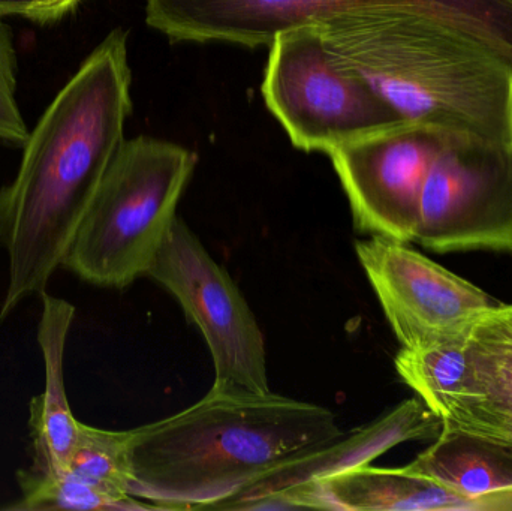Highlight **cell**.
I'll return each instance as SVG.
<instances>
[{"mask_svg":"<svg viewBox=\"0 0 512 511\" xmlns=\"http://www.w3.org/2000/svg\"><path fill=\"white\" fill-rule=\"evenodd\" d=\"M128 33L114 29L57 92L0 189L8 285L0 320L47 291L125 138L132 113Z\"/></svg>","mask_w":512,"mask_h":511,"instance_id":"cell-1","label":"cell"},{"mask_svg":"<svg viewBox=\"0 0 512 511\" xmlns=\"http://www.w3.org/2000/svg\"><path fill=\"white\" fill-rule=\"evenodd\" d=\"M343 435L321 405L213 386L201 401L129 431V494L156 509H221L274 465Z\"/></svg>","mask_w":512,"mask_h":511,"instance_id":"cell-2","label":"cell"},{"mask_svg":"<svg viewBox=\"0 0 512 511\" xmlns=\"http://www.w3.org/2000/svg\"><path fill=\"white\" fill-rule=\"evenodd\" d=\"M316 26L405 122L512 143V66L475 42L400 11Z\"/></svg>","mask_w":512,"mask_h":511,"instance_id":"cell-3","label":"cell"},{"mask_svg":"<svg viewBox=\"0 0 512 511\" xmlns=\"http://www.w3.org/2000/svg\"><path fill=\"white\" fill-rule=\"evenodd\" d=\"M197 164V153L171 141L147 135L123 141L62 267L116 290L147 276Z\"/></svg>","mask_w":512,"mask_h":511,"instance_id":"cell-4","label":"cell"},{"mask_svg":"<svg viewBox=\"0 0 512 511\" xmlns=\"http://www.w3.org/2000/svg\"><path fill=\"white\" fill-rule=\"evenodd\" d=\"M262 96L297 149L324 152L405 122L354 68L328 47L316 24L270 44Z\"/></svg>","mask_w":512,"mask_h":511,"instance_id":"cell-5","label":"cell"},{"mask_svg":"<svg viewBox=\"0 0 512 511\" xmlns=\"http://www.w3.org/2000/svg\"><path fill=\"white\" fill-rule=\"evenodd\" d=\"M394 365L444 426L512 446V305L502 303L441 344L402 348Z\"/></svg>","mask_w":512,"mask_h":511,"instance_id":"cell-6","label":"cell"},{"mask_svg":"<svg viewBox=\"0 0 512 511\" xmlns=\"http://www.w3.org/2000/svg\"><path fill=\"white\" fill-rule=\"evenodd\" d=\"M415 242L438 254L512 252V143L448 132L424 185Z\"/></svg>","mask_w":512,"mask_h":511,"instance_id":"cell-7","label":"cell"},{"mask_svg":"<svg viewBox=\"0 0 512 511\" xmlns=\"http://www.w3.org/2000/svg\"><path fill=\"white\" fill-rule=\"evenodd\" d=\"M147 276L170 291L203 333L215 384L271 392L264 336L236 282L177 216Z\"/></svg>","mask_w":512,"mask_h":511,"instance_id":"cell-8","label":"cell"},{"mask_svg":"<svg viewBox=\"0 0 512 511\" xmlns=\"http://www.w3.org/2000/svg\"><path fill=\"white\" fill-rule=\"evenodd\" d=\"M474 0H146V23L177 42H230L255 48L295 27L337 15L400 11L456 29Z\"/></svg>","mask_w":512,"mask_h":511,"instance_id":"cell-9","label":"cell"},{"mask_svg":"<svg viewBox=\"0 0 512 511\" xmlns=\"http://www.w3.org/2000/svg\"><path fill=\"white\" fill-rule=\"evenodd\" d=\"M448 132L403 122L330 153L358 231L415 242L421 195Z\"/></svg>","mask_w":512,"mask_h":511,"instance_id":"cell-10","label":"cell"},{"mask_svg":"<svg viewBox=\"0 0 512 511\" xmlns=\"http://www.w3.org/2000/svg\"><path fill=\"white\" fill-rule=\"evenodd\" d=\"M355 252L403 350L441 344L502 305L409 243L372 236Z\"/></svg>","mask_w":512,"mask_h":511,"instance_id":"cell-11","label":"cell"},{"mask_svg":"<svg viewBox=\"0 0 512 511\" xmlns=\"http://www.w3.org/2000/svg\"><path fill=\"white\" fill-rule=\"evenodd\" d=\"M444 422L423 399L412 398L336 440L298 453L254 480L219 510H267L271 501L348 468L367 465L408 441L438 438Z\"/></svg>","mask_w":512,"mask_h":511,"instance_id":"cell-12","label":"cell"},{"mask_svg":"<svg viewBox=\"0 0 512 511\" xmlns=\"http://www.w3.org/2000/svg\"><path fill=\"white\" fill-rule=\"evenodd\" d=\"M480 511L475 501L403 468H348L271 501L267 510Z\"/></svg>","mask_w":512,"mask_h":511,"instance_id":"cell-13","label":"cell"},{"mask_svg":"<svg viewBox=\"0 0 512 511\" xmlns=\"http://www.w3.org/2000/svg\"><path fill=\"white\" fill-rule=\"evenodd\" d=\"M41 302L38 344L44 360L45 383L41 395L29 405L30 468L41 473H62L68 467L80 428L66 398L63 374L66 341L75 308L68 300L51 296L47 291L42 294Z\"/></svg>","mask_w":512,"mask_h":511,"instance_id":"cell-14","label":"cell"},{"mask_svg":"<svg viewBox=\"0 0 512 511\" xmlns=\"http://www.w3.org/2000/svg\"><path fill=\"white\" fill-rule=\"evenodd\" d=\"M405 468L475 501L480 511L512 491V446L448 426Z\"/></svg>","mask_w":512,"mask_h":511,"instance_id":"cell-15","label":"cell"},{"mask_svg":"<svg viewBox=\"0 0 512 511\" xmlns=\"http://www.w3.org/2000/svg\"><path fill=\"white\" fill-rule=\"evenodd\" d=\"M129 431H105L80 422L66 473L110 498L119 510L156 509L129 494Z\"/></svg>","mask_w":512,"mask_h":511,"instance_id":"cell-16","label":"cell"},{"mask_svg":"<svg viewBox=\"0 0 512 511\" xmlns=\"http://www.w3.org/2000/svg\"><path fill=\"white\" fill-rule=\"evenodd\" d=\"M21 498L8 510H119L117 504L71 474L41 473L26 468L17 473Z\"/></svg>","mask_w":512,"mask_h":511,"instance_id":"cell-17","label":"cell"},{"mask_svg":"<svg viewBox=\"0 0 512 511\" xmlns=\"http://www.w3.org/2000/svg\"><path fill=\"white\" fill-rule=\"evenodd\" d=\"M0 15V141L21 146L29 129L17 102V56L12 33Z\"/></svg>","mask_w":512,"mask_h":511,"instance_id":"cell-18","label":"cell"},{"mask_svg":"<svg viewBox=\"0 0 512 511\" xmlns=\"http://www.w3.org/2000/svg\"><path fill=\"white\" fill-rule=\"evenodd\" d=\"M81 2L84 0H36L29 20L41 26L57 23L72 14Z\"/></svg>","mask_w":512,"mask_h":511,"instance_id":"cell-19","label":"cell"},{"mask_svg":"<svg viewBox=\"0 0 512 511\" xmlns=\"http://www.w3.org/2000/svg\"><path fill=\"white\" fill-rule=\"evenodd\" d=\"M36 0H0L2 17H21L29 20L35 8Z\"/></svg>","mask_w":512,"mask_h":511,"instance_id":"cell-20","label":"cell"},{"mask_svg":"<svg viewBox=\"0 0 512 511\" xmlns=\"http://www.w3.org/2000/svg\"><path fill=\"white\" fill-rule=\"evenodd\" d=\"M512 510V491L490 498L484 504V511Z\"/></svg>","mask_w":512,"mask_h":511,"instance_id":"cell-21","label":"cell"}]
</instances>
